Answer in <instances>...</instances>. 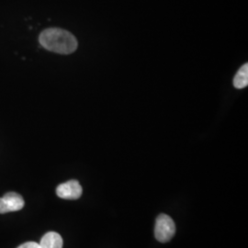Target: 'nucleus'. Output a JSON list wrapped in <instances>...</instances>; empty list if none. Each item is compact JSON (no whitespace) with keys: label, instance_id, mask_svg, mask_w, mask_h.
Masks as SVG:
<instances>
[{"label":"nucleus","instance_id":"1","mask_svg":"<svg viewBox=\"0 0 248 248\" xmlns=\"http://www.w3.org/2000/svg\"><path fill=\"white\" fill-rule=\"evenodd\" d=\"M41 45L48 51L61 54H70L78 48L76 37L67 31L51 28L44 31L39 37Z\"/></svg>","mask_w":248,"mask_h":248},{"label":"nucleus","instance_id":"2","mask_svg":"<svg viewBox=\"0 0 248 248\" xmlns=\"http://www.w3.org/2000/svg\"><path fill=\"white\" fill-rule=\"evenodd\" d=\"M176 232L175 222L167 214H160L155 221V236L161 243H167L173 238Z\"/></svg>","mask_w":248,"mask_h":248},{"label":"nucleus","instance_id":"3","mask_svg":"<svg viewBox=\"0 0 248 248\" xmlns=\"http://www.w3.org/2000/svg\"><path fill=\"white\" fill-rule=\"evenodd\" d=\"M24 207V200L16 192H9L0 198V213L18 212Z\"/></svg>","mask_w":248,"mask_h":248},{"label":"nucleus","instance_id":"4","mask_svg":"<svg viewBox=\"0 0 248 248\" xmlns=\"http://www.w3.org/2000/svg\"><path fill=\"white\" fill-rule=\"evenodd\" d=\"M83 189L78 180H69L57 186L56 194L64 200H78L82 195Z\"/></svg>","mask_w":248,"mask_h":248},{"label":"nucleus","instance_id":"5","mask_svg":"<svg viewBox=\"0 0 248 248\" xmlns=\"http://www.w3.org/2000/svg\"><path fill=\"white\" fill-rule=\"evenodd\" d=\"M39 248H62V236L55 232H49L45 233L44 237L41 240Z\"/></svg>","mask_w":248,"mask_h":248},{"label":"nucleus","instance_id":"6","mask_svg":"<svg viewBox=\"0 0 248 248\" xmlns=\"http://www.w3.org/2000/svg\"><path fill=\"white\" fill-rule=\"evenodd\" d=\"M248 64L245 63L233 78V86L236 89H241L248 87Z\"/></svg>","mask_w":248,"mask_h":248},{"label":"nucleus","instance_id":"7","mask_svg":"<svg viewBox=\"0 0 248 248\" xmlns=\"http://www.w3.org/2000/svg\"><path fill=\"white\" fill-rule=\"evenodd\" d=\"M18 248H40L39 244L36 242H28L21 246H19Z\"/></svg>","mask_w":248,"mask_h":248}]
</instances>
